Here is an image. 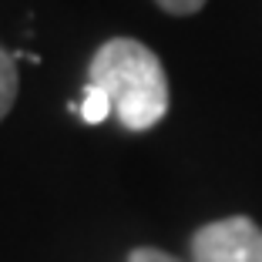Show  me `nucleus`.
<instances>
[{
    "instance_id": "6",
    "label": "nucleus",
    "mask_w": 262,
    "mask_h": 262,
    "mask_svg": "<svg viewBox=\"0 0 262 262\" xmlns=\"http://www.w3.org/2000/svg\"><path fill=\"white\" fill-rule=\"evenodd\" d=\"M128 262H178V259H175V255H168V252H162V249L141 246V249H135V252L128 255Z\"/></svg>"
},
{
    "instance_id": "5",
    "label": "nucleus",
    "mask_w": 262,
    "mask_h": 262,
    "mask_svg": "<svg viewBox=\"0 0 262 262\" xmlns=\"http://www.w3.org/2000/svg\"><path fill=\"white\" fill-rule=\"evenodd\" d=\"M155 4L162 10H168V14H175V17H188V14H199L208 0H155Z\"/></svg>"
},
{
    "instance_id": "1",
    "label": "nucleus",
    "mask_w": 262,
    "mask_h": 262,
    "mask_svg": "<svg viewBox=\"0 0 262 262\" xmlns=\"http://www.w3.org/2000/svg\"><path fill=\"white\" fill-rule=\"evenodd\" d=\"M88 84L101 88L121 128L148 131L168 111V74L162 57L135 37H111L91 54Z\"/></svg>"
},
{
    "instance_id": "4",
    "label": "nucleus",
    "mask_w": 262,
    "mask_h": 262,
    "mask_svg": "<svg viewBox=\"0 0 262 262\" xmlns=\"http://www.w3.org/2000/svg\"><path fill=\"white\" fill-rule=\"evenodd\" d=\"M108 115H111L108 94L101 91V88H94V84H84V94H81V118H84L88 124H101Z\"/></svg>"
},
{
    "instance_id": "2",
    "label": "nucleus",
    "mask_w": 262,
    "mask_h": 262,
    "mask_svg": "<svg viewBox=\"0 0 262 262\" xmlns=\"http://www.w3.org/2000/svg\"><path fill=\"white\" fill-rule=\"evenodd\" d=\"M192 262H262V229L249 215H229L192 235Z\"/></svg>"
},
{
    "instance_id": "3",
    "label": "nucleus",
    "mask_w": 262,
    "mask_h": 262,
    "mask_svg": "<svg viewBox=\"0 0 262 262\" xmlns=\"http://www.w3.org/2000/svg\"><path fill=\"white\" fill-rule=\"evenodd\" d=\"M17 88H20V74H17V57L0 47V121L10 115L17 101Z\"/></svg>"
}]
</instances>
